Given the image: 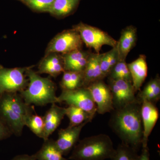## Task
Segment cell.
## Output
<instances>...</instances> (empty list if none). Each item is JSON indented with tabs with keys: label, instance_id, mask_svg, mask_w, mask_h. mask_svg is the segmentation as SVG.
<instances>
[{
	"label": "cell",
	"instance_id": "d6a6232c",
	"mask_svg": "<svg viewBox=\"0 0 160 160\" xmlns=\"http://www.w3.org/2000/svg\"><path fill=\"white\" fill-rule=\"evenodd\" d=\"M21 1H22V0H21Z\"/></svg>",
	"mask_w": 160,
	"mask_h": 160
},
{
	"label": "cell",
	"instance_id": "4316f807",
	"mask_svg": "<svg viewBox=\"0 0 160 160\" xmlns=\"http://www.w3.org/2000/svg\"><path fill=\"white\" fill-rule=\"evenodd\" d=\"M30 9L40 12H49L54 0H22Z\"/></svg>",
	"mask_w": 160,
	"mask_h": 160
},
{
	"label": "cell",
	"instance_id": "44dd1931",
	"mask_svg": "<svg viewBox=\"0 0 160 160\" xmlns=\"http://www.w3.org/2000/svg\"><path fill=\"white\" fill-rule=\"evenodd\" d=\"M83 72L65 71L60 83L62 90H72L83 87Z\"/></svg>",
	"mask_w": 160,
	"mask_h": 160
},
{
	"label": "cell",
	"instance_id": "1f68e13d",
	"mask_svg": "<svg viewBox=\"0 0 160 160\" xmlns=\"http://www.w3.org/2000/svg\"><path fill=\"white\" fill-rule=\"evenodd\" d=\"M3 66H2V65H1V64H0V69H2V68H3Z\"/></svg>",
	"mask_w": 160,
	"mask_h": 160
},
{
	"label": "cell",
	"instance_id": "277c9868",
	"mask_svg": "<svg viewBox=\"0 0 160 160\" xmlns=\"http://www.w3.org/2000/svg\"><path fill=\"white\" fill-rule=\"evenodd\" d=\"M116 149L111 138L100 134L80 140L72 150L70 160H105L111 159Z\"/></svg>",
	"mask_w": 160,
	"mask_h": 160
},
{
	"label": "cell",
	"instance_id": "52a82bcc",
	"mask_svg": "<svg viewBox=\"0 0 160 160\" xmlns=\"http://www.w3.org/2000/svg\"><path fill=\"white\" fill-rule=\"evenodd\" d=\"M83 44L79 33L75 29H66L58 33L49 42L45 54L51 52L66 54L82 49Z\"/></svg>",
	"mask_w": 160,
	"mask_h": 160
},
{
	"label": "cell",
	"instance_id": "4fadbf2b",
	"mask_svg": "<svg viewBox=\"0 0 160 160\" xmlns=\"http://www.w3.org/2000/svg\"><path fill=\"white\" fill-rule=\"evenodd\" d=\"M65 71L62 54L51 52L45 55L38 66L39 74L46 73L56 78Z\"/></svg>",
	"mask_w": 160,
	"mask_h": 160
},
{
	"label": "cell",
	"instance_id": "ba28073f",
	"mask_svg": "<svg viewBox=\"0 0 160 160\" xmlns=\"http://www.w3.org/2000/svg\"><path fill=\"white\" fill-rule=\"evenodd\" d=\"M59 103L64 102L69 106H76L89 113L92 119L97 112V106L87 88L81 87L72 90H62L58 97Z\"/></svg>",
	"mask_w": 160,
	"mask_h": 160
},
{
	"label": "cell",
	"instance_id": "603a6c76",
	"mask_svg": "<svg viewBox=\"0 0 160 160\" xmlns=\"http://www.w3.org/2000/svg\"><path fill=\"white\" fill-rule=\"evenodd\" d=\"M118 62L119 54L117 45L112 47L110 51L102 53L100 65L102 72L106 78L108 76L112 69Z\"/></svg>",
	"mask_w": 160,
	"mask_h": 160
},
{
	"label": "cell",
	"instance_id": "30bf717a",
	"mask_svg": "<svg viewBox=\"0 0 160 160\" xmlns=\"http://www.w3.org/2000/svg\"><path fill=\"white\" fill-rule=\"evenodd\" d=\"M97 106V112L104 114L114 110L112 96L108 84L103 80L91 83L88 87Z\"/></svg>",
	"mask_w": 160,
	"mask_h": 160
},
{
	"label": "cell",
	"instance_id": "8992f818",
	"mask_svg": "<svg viewBox=\"0 0 160 160\" xmlns=\"http://www.w3.org/2000/svg\"><path fill=\"white\" fill-rule=\"evenodd\" d=\"M29 67L0 69V96L6 92H19L27 87L26 72Z\"/></svg>",
	"mask_w": 160,
	"mask_h": 160
},
{
	"label": "cell",
	"instance_id": "f1b7e54d",
	"mask_svg": "<svg viewBox=\"0 0 160 160\" xmlns=\"http://www.w3.org/2000/svg\"><path fill=\"white\" fill-rule=\"evenodd\" d=\"M12 133L9 127L0 118V141L10 138Z\"/></svg>",
	"mask_w": 160,
	"mask_h": 160
},
{
	"label": "cell",
	"instance_id": "2e32d148",
	"mask_svg": "<svg viewBox=\"0 0 160 160\" xmlns=\"http://www.w3.org/2000/svg\"><path fill=\"white\" fill-rule=\"evenodd\" d=\"M137 40L136 27L130 25L122 29L119 39L118 41L119 61H126L129 52L136 45Z\"/></svg>",
	"mask_w": 160,
	"mask_h": 160
},
{
	"label": "cell",
	"instance_id": "f546056e",
	"mask_svg": "<svg viewBox=\"0 0 160 160\" xmlns=\"http://www.w3.org/2000/svg\"><path fill=\"white\" fill-rule=\"evenodd\" d=\"M138 160H150V153L148 146L142 148L141 154L139 155Z\"/></svg>",
	"mask_w": 160,
	"mask_h": 160
},
{
	"label": "cell",
	"instance_id": "ac0fdd59",
	"mask_svg": "<svg viewBox=\"0 0 160 160\" xmlns=\"http://www.w3.org/2000/svg\"><path fill=\"white\" fill-rule=\"evenodd\" d=\"M91 52L81 49L62 54L65 71L83 72Z\"/></svg>",
	"mask_w": 160,
	"mask_h": 160
},
{
	"label": "cell",
	"instance_id": "9c48e42d",
	"mask_svg": "<svg viewBox=\"0 0 160 160\" xmlns=\"http://www.w3.org/2000/svg\"><path fill=\"white\" fill-rule=\"evenodd\" d=\"M114 109L122 108L137 100L132 83L123 80L108 78Z\"/></svg>",
	"mask_w": 160,
	"mask_h": 160
},
{
	"label": "cell",
	"instance_id": "e0dca14e",
	"mask_svg": "<svg viewBox=\"0 0 160 160\" xmlns=\"http://www.w3.org/2000/svg\"><path fill=\"white\" fill-rule=\"evenodd\" d=\"M128 65L132 82L136 92L139 91L148 75V65L146 55L141 54L137 59Z\"/></svg>",
	"mask_w": 160,
	"mask_h": 160
},
{
	"label": "cell",
	"instance_id": "d4e9b609",
	"mask_svg": "<svg viewBox=\"0 0 160 160\" xmlns=\"http://www.w3.org/2000/svg\"><path fill=\"white\" fill-rule=\"evenodd\" d=\"M108 78L113 80H123L132 82L130 72L126 61H119L108 75Z\"/></svg>",
	"mask_w": 160,
	"mask_h": 160
},
{
	"label": "cell",
	"instance_id": "7402d4cb",
	"mask_svg": "<svg viewBox=\"0 0 160 160\" xmlns=\"http://www.w3.org/2000/svg\"><path fill=\"white\" fill-rule=\"evenodd\" d=\"M66 115L69 119V126H79L86 122H90L93 119L86 111L72 106L66 108Z\"/></svg>",
	"mask_w": 160,
	"mask_h": 160
},
{
	"label": "cell",
	"instance_id": "83f0119b",
	"mask_svg": "<svg viewBox=\"0 0 160 160\" xmlns=\"http://www.w3.org/2000/svg\"><path fill=\"white\" fill-rule=\"evenodd\" d=\"M160 86V78L158 74L155 77L151 79L147 83L146 86L144 87L142 90H140L138 96L137 97L138 99L141 102V100L149 92L153 91L158 87Z\"/></svg>",
	"mask_w": 160,
	"mask_h": 160
},
{
	"label": "cell",
	"instance_id": "ffe728a7",
	"mask_svg": "<svg viewBox=\"0 0 160 160\" xmlns=\"http://www.w3.org/2000/svg\"><path fill=\"white\" fill-rule=\"evenodd\" d=\"M80 0H54L49 12L57 18L66 17L72 13Z\"/></svg>",
	"mask_w": 160,
	"mask_h": 160
},
{
	"label": "cell",
	"instance_id": "6da1fadb",
	"mask_svg": "<svg viewBox=\"0 0 160 160\" xmlns=\"http://www.w3.org/2000/svg\"><path fill=\"white\" fill-rule=\"evenodd\" d=\"M141 106L138 99L122 108L114 109L109 122V127L122 143L138 151L142 147L143 135Z\"/></svg>",
	"mask_w": 160,
	"mask_h": 160
},
{
	"label": "cell",
	"instance_id": "cb8c5ba5",
	"mask_svg": "<svg viewBox=\"0 0 160 160\" xmlns=\"http://www.w3.org/2000/svg\"><path fill=\"white\" fill-rule=\"evenodd\" d=\"M25 126L38 137L43 139L44 129L43 117L38 115L35 112H32L26 118Z\"/></svg>",
	"mask_w": 160,
	"mask_h": 160
},
{
	"label": "cell",
	"instance_id": "8fae6325",
	"mask_svg": "<svg viewBox=\"0 0 160 160\" xmlns=\"http://www.w3.org/2000/svg\"><path fill=\"white\" fill-rule=\"evenodd\" d=\"M88 122L75 126H69L60 129L58 132L57 140L55 141L57 147L64 156L67 155L79 141L82 129Z\"/></svg>",
	"mask_w": 160,
	"mask_h": 160
},
{
	"label": "cell",
	"instance_id": "5bb4252c",
	"mask_svg": "<svg viewBox=\"0 0 160 160\" xmlns=\"http://www.w3.org/2000/svg\"><path fill=\"white\" fill-rule=\"evenodd\" d=\"M66 116V108L60 107L56 104H52L51 107L43 117L44 122L43 139L46 140L60 126Z\"/></svg>",
	"mask_w": 160,
	"mask_h": 160
},
{
	"label": "cell",
	"instance_id": "484cf974",
	"mask_svg": "<svg viewBox=\"0 0 160 160\" xmlns=\"http://www.w3.org/2000/svg\"><path fill=\"white\" fill-rule=\"evenodd\" d=\"M138 151L129 146L121 143L116 149L111 160H138Z\"/></svg>",
	"mask_w": 160,
	"mask_h": 160
},
{
	"label": "cell",
	"instance_id": "9a60e30c",
	"mask_svg": "<svg viewBox=\"0 0 160 160\" xmlns=\"http://www.w3.org/2000/svg\"><path fill=\"white\" fill-rule=\"evenodd\" d=\"M102 53L91 52L83 71V87H88L91 83L103 80L106 77L101 70L100 62Z\"/></svg>",
	"mask_w": 160,
	"mask_h": 160
},
{
	"label": "cell",
	"instance_id": "7c38bea8",
	"mask_svg": "<svg viewBox=\"0 0 160 160\" xmlns=\"http://www.w3.org/2000/svg\"><path fill=\"white\" fill-rule=\"evenodd\" d=\"M141 116L143 129V148L148 146L149 136L159 118L158 109L154 103L144 100L142 102Z\"/></svg>",
	"mask_w": 160,
	"mask_h": 160
},
{
	"label": "cell",
	"instance_id": "5b68a950",
	"mask_svg": "<svg viewBox=\"0 0 160 160\" xmlns=\"http://www.w3.org/2000/svg\"><path fill=\"white\" fill-rule=\"evenodd\" d=\"M72 28L79 33L83 44L89 49H94L96 53H100L104 46L112 48L117 45V41L106 32L94 26L80 22Z\"/></svg>",
	"mask_w": 160,
	"mask_h": 160
},
{
	"label": "cell",
	"instance_id": "7a4b0ae2",
	"mask_svg": "<svg viewBox=\"0 0 160 160\" xmlns=\"http://www.w3.org/2000/svg\"><path fill=\"white\" fill-rule=\"evenodd\" d=\"M35 112L34 106L26 104L18 92L0 96V118L16 136L22 134L26 118Z\"/></svg>",
	"mask_w": 160,
	"mask_h": 160
},
{
	"label": "cell",
	"instance_id": "3957f363",
	"mask_svg": "<svg viewBox=\"0 0 160 160\" xmlns=\"http://www.w3.org/2000/svg\"><path fill=\"white\" fill-rule=\"evenodd\" d=\"M33 67L34 66H29L26 72L29 80L28 86L19 92L25 102L38 106L58 103L55 83L50 78L41 77L32 69Z\"/></svg>",
	"mask_w": 160,
	"mask_h": 160
},
{
	"label": "cell",
	"instance_id": "4dcf8cb0",
	"mask_svg": "<svg viewBox=\"0 0 160 160\" xmlns=\"http://www.w3.org/2000/svg\"><path fill=\"white\" fill-rule=\"evenodd\" d=\"M11 160H36L33 154L29 155L28 154H20L16 156Z\"/></svg>",
	"mask_w": 160,
	"mask_h": 160
},
{
	"label": "cell",
	"instance_id": "d6986e66",
	"mask_svg": "<svg viewBox=\"0 0 160 160\" xmlns=\"http://www.w3.org/2000/svg\"><path fill=\"white\" fill-rule=\"evenodd\" d=\"M36 160H69L66 158L52 138L44 140L42 147L33 154Z\"/></svg>",
	"mask_w": 160,
	"mask_h": 160
}]
</instances>
